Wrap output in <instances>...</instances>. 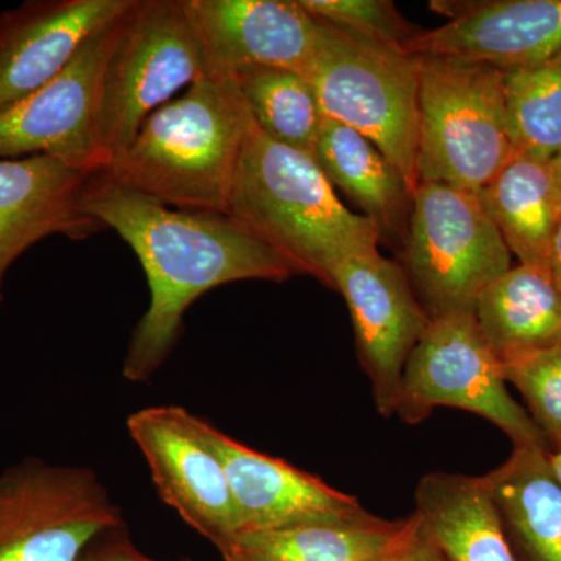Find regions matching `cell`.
Listing matches in <instances>:
<instances>
[{
    "instance_id": "1",
    "label": "cell",
    "mask_w": 561,
    "mask_h": 561,
    "mask_svg": "<svg viewBox=\"0 0 561 561\" xmlns=\"http://www.w3.org/2000/svg\"><path fill=\"white\" fill-rule=\"evenodd\" d=\"M84 209L135 251L150 289V305L133 331L122 375L146 382L179 341L183 317L206 291L298 275L278 251L225 214L192 213L127 190L99 172Z\"/></svg>"
},
{
    "instance_id": "2",
    "label": "cell",
    "mask_w": 561,
    "mask_h": 561,
    "mask_svg": "<svg viewBox=\"0 0 561 561\" xmlns=\"http://www.w3.org/2000/svg\"><path fill=\"white\" fill-rule=\"evenodd\" d=\"M251 125L236 80L206 73L154 110L103 172L171 208L227 216Z\"/></svg>"
},
{
    "instance_id": "3",
    "label": "cell",
    "mask_w": 561,
    "mask_h": 561,
    "mask_svg": "<svg viewBox=\"0 0 561 561\" xmlns=\"http://www.w3.org/2000/svg\"><path fill=\"white\" fill-rule=\"evenodd\" d=\"M227 216L290 262L298 275L331 287L335 265L378 251L375 221L353 213L311 154L283 146L251 125Z\"/></svg>"
},
{
    "instance_id": "4",
    "label": "cell",
    "mask_w": 561,
    "mask_h": 561,
    "mask_svg": "<svg viewBox=\"0 0 561 561\" xmlns=\"http://www.w3.org/2000/svg\"><path fill=\"white\" fill-rule=\"evenodd\" d=\"M306 68L324 119L371 140L415 192L419 176L420 57L401 47L356 38L320 21Z\"/></svg>"
},
{
    "instance_id": "5",
    "label": "cell",
    "mask_w": 561,
    "mask_h": 561,
    "mask_svg": "<svg viewBox=\"0 0 561 561\" xmlns=\"http://www.w3.org/2000/svg\"><path fill=\"white\" fill-rule=\"evenodd\" d=\"M505 72L420 57V183L479 192L515 157Z\"/></svg>"
},
{
    "instance_id": "6",
    "label": "cell",
    "mask_w": 561,
    "mask_h": 561,
    "mask_svg": "<svg viewBox=\"0 0 561 561\" xmlns=\"http://www.w3.org/2000/svg\"><path fill=\"white\" fill-rule=\"evenodd\" d=\"M209 73L184 0H133L103 72L94 138L105 169L144 121Z\"/></svg>"
},
{
    "instance_id": "7",
    "label": "cell",
    "mask_w": 561,
    "mask_h": 561,
    "mask_svg": "<svg viewBox=\"0 0 561 561\" xmlns=\"http://www.w3.org/2000/svg\"><path fill=\"white\" fill-rule=\"evenodd\" d=\"M402 267L434 320L474 313L483 291L513 265L479 195L449 184L420 183L412 195Z\"/></svg>"
},
{
    "instance_id": "8",
    "label": "cell",
    "mask_w": 561,
    "mask_h": 561,
    "mask_svg": "<svg viewBox=\"0 0 561 561\" xmlns=\"http://www.w3.org/2000/svg\"><path fill=\"white\" fill-rule=\"evenodd\" d=\"M437 408L459 409L490 421L513 446L548 449L537 424L512 397L502 364L483 339L474 313L431 320L405 364L394 415L419 424Z\"/></svg>"
},
{
    "instance_id": "9",
    "label": "cell",
    "mask_w": 561,
    "mask_h": 561,
    "mask_svg": "<svg viewBox=\"0 0 561 561\" xmlns=\"http://www.w3.org/2000/svg\"><path fill=\"white\" fill-rule=\"evenodd\" d=\"M125 527L98 474L27 459L0 474V561H79Z\"/></svg>"
},
{
    "instance_id": "10",
    "label": "cell",
    "mask_w": 561,
    "mask_h": 561,
    "mask_svg": "<svg viewBox=\"0 0 561 561\" xmlns=\"http://www.w3.org/2000/svg\"><path fill=\"white\" fill-rule=\"evenodd\" d=\"M125 13L94 33L49 83L0 111V160L46 154L77 168L105 171L95 146V114Z\"/></svg>"
},
{
    "instance_id": "11",
    "label": "cell",
    "mask_w": 561,
    "mask_h": 561,
    "mask_svg": "<svg viewBox=\"0 0 561 561\" xmlns=\"http://www.w3.org/2000/svg\"><path fill=\"white\" fill-rule=\"evenodd\" d=\"M331 287L345 298L362 368L371 383L376 411H397L402 373L431 319L404 267L378 251L346 257L331 273Z\"/></svg>"
},
{
    "instance_id": "12",
    "label": "cell",
    "mask_w": 561,
    "mask_h": 561,
    "mask_svg": "<svg viewBox=\"0 0 561 561\" xmlns=\"http://www.w3.org/2000/svg\"><path fill=\"white\" fill-rule=\"evenodd\" d=\"M128 432L149 465L158 494L184 523L219 549L241 534V516L219 454L198 416L175 405L133 413Z\"/></svg>"
},
{
    "instance_id": "13",
    "label": "cell",
    "mask_w": 561,
    "mask_h": 561,
    "mask_svg": "<svg viewBox=\"0 0 561 561\" xmlns=\"http://www.w3.org/2000/svg\"><path fill=\"white\" fill-rule=\"evenodd\" d=\"M449 21L419 32L404 50L416 57L486 65L502 72L527 69L561 50V0L434 2Z\"/></svg>"
},
{
    "instance_id": "14",
    "label": "cell",
    "mask_w": 561,
    "mask_h": 561,
    "mask_svg": "<svg viewBox=\"0 0 561 561\" xmlns=\"http://www.w3.org/2000/svg\"><path fill=\"white\" fill-rule=\"evenodd\" d=\"M209 73L234 77L254 68L305 73L321 22L300 0H184Z\"/></svg>"
},
{
    "instance_id": "15",
    "label": "cell",
    "mask_w": 561,
    "mask_h": 561,
    "mask_svg": "<svg viewBox=\"0 0 561 561\" xmlns=\"http://www.w3.org/2000/svg\"><path fill=\"white\" fill-rule=\"evenodd\" d=\"M133 0H27L0 13V111L58 76Z\"/></svg>"
},
{
    "instance_id": "16",
    "label": "cell",
    "mask_w": 561,
    "mask_h": 561,
    "mask_svg": "<svg viewBox=\"0 0 561 561\" xmlns=\"http://www.w3.org/2000/svg\"><path fill=\"white\" fill-rule=\"evenodd\" d=\"M98 173L46 154L0 160V295L13 262L35 243L106 230L84 209Z\"/></svg>"
},
{
    "instance_id": "17",
    "label": "cell",
    "mask_w": 561,
    "mask_h": 561,
    "mask_svg": "<svg viewBox=\"0 0 561 561\" xmlns=\"http://www.w3.org/2000/svg\"><path fill=\"white\" fill-rule=\"evenodd\" d=\"M198 426L224 463L241 516V534L346 522L368 512L351 494L287 461L254 451L208 421L198 419Z\"/></svg>"
},
{
    "instance_id": "18",
    "label": "cell",
    "mask_w": 561,
    "mask_h": 561,
    "mask_svg": "<svg viewBox=\"0 0 561 561\" xmlns=\"http://www.w3.org/2000/svg\"><path fill=\"white\" fill-rule=\"evenodd\" d=\"M413 513L448 561H518L483 476L430 472Z\"/></svg>"
},
{
    "instance_id": "19",
    "label": "cell",
    "mask_w": 561,
    "mask_h": 561,
    "mask_svg": "<svg viewBox=\"0 0 561 561\" xmlns=\"http://www.w3.org/2000/svg\"><path fill=\"white\" fill-rule=\"evenodd\" d=\"M474 317L502 365L561 348V289L549 267H512L483 291Z\"/></svg>"
},
{
    "instance_id": "20",
    "label": "cell",
    "mask_w": 561,
    "mask_h": 561,
    "mask_svg": "<svg viewBox=\"0 0 561 561\" xmlns=\"http://www.w3.org/2000/svg\"><path fill=\"white\" fill-rule=\"evenodd\" d=\"M546 451L513 446L508 459L483 476L518 561H561V486Z\"/></svg>"
},
{
    "instance_id": "21",
    "label": "cell",
    "mask_w": 561,
    "mask_h": 561,
    "mask_svg": "<svg viewBox=\"0 0 561 561\" xmlns=\"http://www.w3.org/2000/svg\"><path fill=\"white\" fill-rule=\"evenodd\" d=\"M479 201L519 264L549 267L553 234L561 220V194L551 157L515 153L479 192Z\"/></svg>"
},
{
    "instance_id": "22",
    "label": "cell",
    "mask_w": 561,
    "mask_h": 561,
    "mask_svg": "<svg viewBox=\"0 0 561 561\" xmlns=\"http://www.w3.org/2000/svg\"><path fill=\"white\" fill-rule=\"evenodd\" d=\"M313 160L332 187H339L357 203L382 236L405 239L412 191L397 165L370 139L346 125L324 119Z\"/></svg>"
},
{
    "instance_id": "23",
    "label": "cell",
    "mask_w": 561,
    "mask_h": 561,
    "mask_svg": "<svg viewBox=\"0 0 561 561\" xmlns=\"http://www.w3.org/2000/svg\"><path fill=\"white\" fill-rule=\"evenodd\" d=\"M405 519H383L367 512L346 522L242 531L217 551L224 561H378Z\"/></svg>"
},
{
    "instance_id": "24",
    "label": "cell",
    "mask_w": 561,
    "mask_h": 561,
    "mask_svg": "<svg viewBox=\"0 0 561 561\" xmlns=\"http://www.w3.org/2000/svg\"><path fill=\"white\" fill-rule=\"evenodd\" d=\"M232 79L241 90L251 119L265 136L313 158L324 116L316 91L301 73L254 68Z\"/></svg>"
},
{
    "instance_id": "25",
    "label": "cell",
    "mask_w": 561,
    "mask_h": 561,
    "mask_svg": "<svg viewBox=\"0 0 561 561\" xmlns=\"http://www.w3.org/2000/svg\"><path fill=\"white\" fill-rule=\"evenodd\" d=\"M516 153L552 157L561 147V50L531 68L505 72Z\"/></svg>"
},
{
    "instance_id": "26",
    "label": "cell",
    "mask_w": 561,
    "mask_h": 561,
    "mask_svg": "<svg viewBox=\"0 0 561 561\" xmlns=\"http://www.w3.org/2000/svg\"><path fill=\"white\" fill-rule=\"evenodd\" d=\"M507 383L522 394L548 449L561 446V348L540 351L502 365Z\"/></svg>"
},
{
    "instance_id": "27",
    "label": "cell",
    "mask_w": 561,
    "mask_h": 561,
    "mask_svg": "<svg viewBox=\"0 0 561 561\" xmlns=\"http://www.w3.org/2000/svg\"><path fill=\"white\" fill-rule=\"evenodd\" d=\"M302 9L319 21L356 38L404 49L415 31L390 0H300Z\"/></svg>"
},
{
    "instance_id": "28",
    "label": "cell",
    "mask_w": 561,
    "mask_h": 561,
    "mask_svg": "<svg viewBox=\"0 0 561 561\" xmlns=\"http://www.w3.org/2000/svg\"><path fill=\"white\" fill-rule=\"evenodd\" d=\"M378 561H448L443 556L440 549L437 548L427 531L424 530L423 524L420 523L419 516L412 513L405 519L404 527L397 540L391 542L389 549Z\"/></svg>"
},
{
    "instance_id": "29",
    "label": "cell",
    "mask_w": 561,
    "mask_h": 561,
    "mask_svg": "<svg viewBox=\"0 0 561 561\" xmlns=\"http://www.w3.org/2000/svg\"><path fill=\"white\" fill-rule=\"evenodd\" d=\"M79 561H162L151 559L146 553L140 552L130 537H128L125 527L122 529L106 531L98 540L92 541L90 548L83 552ZM179 561H192L183 559Z\"/></svg>"
},
{
    "instance_id": "30",
    "label": "cell",
    "mask_w": 561,
    "mask_h": 561,
    "mask_svg": "<svg viewBox=\"0 0 561 561\" xmlns=\"http://www.w3.org/2000/svg\"><path fill=\"white\" fill-rule=\"evenodd\" d=\"M549 271L561 289V220L556 234H553L551 254H549Z\"/></svg>"
},
{
    "instance_id": "31",
    "label": "cell",
    "mask_w": 561,
    "mask_h": 561,
    "mask_svg": "<svg viewBox=\"0 0 561 561\" xmlns=\"http://www.w3.org/2000/svg\"><path fill=\"white\" fill-rule=\"evenodd\" d=\"M546 454H548L549 467H551L553 478L557 479V482H559L561 486V446L548 449Z\"/></svg>"
},
{
    "instance_id": "32",
    "label": "cell",
    "mask_w": 561,
    "mask_h": 561,
    "mask_svg": "<svg viewBox=\"0 0 561 561\" xmlns=\"http://www.w3.org/2000/svg\"><path fill=\"white\" fill-rule=\"evenodd\" d=\"M551 168L553 180H556L557 187L561 194V147L551 157Z\"/></svg>"
},
{
    "instance_id": "33",
    "label": "cell",
    "mask_w": 561,
    "mask_h": 561,
    "mask_svg": "<svg viewBox=\"0 0 561 561\" xmlns=\"http://www.w3.org/2000/svg\"><path fill=\"white\" fill-rule=\"evenodd\" d=\"M0 300H2V295H0Z\"/></svg>"
}]
</instances>
